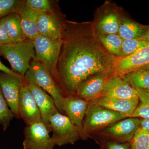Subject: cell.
<instances>
[{
	"label": "cell",
	"instance_id": "obj_35",
	"mask_svg": "<svg viewBox=\"0 0 149 149\" xmlns=\"http://www.w3.org/2000/svg\"><path fill=\"white\" fill-rule=\"evenodd\" d=\"M143 68H145V69L148 70H149V64L147 66L144 67Z\"/></svg>",
	"mask_w": 149,
	"mask_h": 149
},
{
	"label": "cell",
	"instance_id": "obj_23",
	"mask_svg": "<svg viewBox=\"0 0 149 149\" xmlns=\"http://www.w3.org/2000/svg\"><path fill=\"white\" fill-rule=\"evenodd\" d=\"M97 35L100 42L104 49L114 57L120 58L123 41L120 36L118 34Z\"/></svg>",
	"mask_w": 149,
	"mask_h": 149
},
{
	"label": "cell",
	"instance_id": "obj_3",
	"mask_svg": "<svg viewBox=\"0 0 149 149\" xmlns=\"http://www.w3.org/2000/svg\"><path fill=\"white\" fill-rule=\"evenodd\" d=\"M24 77L27 83L37 85L52 96L58 111L62 114L64 113L62 104L65 96L52 74L45 67L33 60Z\"/></svg>",
	"mask_w": 149,
	"mask_h": 149
},
{
	"label": "cell",
	"instance_id": "obj_21",
	"mask_svg": "<svg viewBox=\"0 0 149 149\" xmlns=\"http://www.w3.org/2000/svg\"><path fill=\"white\" fill-rule=\"evenodd\" d=\"M149 26L139 24L129 18L122 17L118 35L123 40L142 38L146 33Z\"/></svg>",
	"mask_w": 149,
	"mask_h": 149
},
{
	"label": "cell",
	"instance_id": "obj_12",
	"mask_svg": "<svg viewBox=\"0 0 149 149\" xmlns=\"http://www.w3.org/2000/svg\"><path fill=\"white\" fill-rule=\"evenodd\" d=\"M149 64V45L132 55L116 59L113 74L121 77Z\"/></svg>",
	"mask_w": 149,
	"mask_h": 149
},
{
	"label": "cell",
	"instance_id": "obj_36",
	"mask_svg": "<svg viewBox=\"0 0 149 149\" xmlns=\"http://www.w3.org/2000/svg\"><path fill=\"white\" fill-rule=\"evenodd\" d=\"M131 149H135L134 148H133V147H132V146H131Z\"/></svg>",
	"mask_w": 149,
	"mask_h": 149
},
{
	"label": "cell",
	"instance_id": "obj_1",
	"mask_svg": "<svg viewBox=\"0 0 149 149\" xmlns=\"http://www.w3.org/2000/svg\"><path fill=\"white\" fill-rule=\"evenodd\" d=\"M61 40L57 71L58 85L63 94H76L90 77L113 72L117 58L100 42L93 22L63 21Z\"/></svg>",
	"mask_w": 149,
	"mask_h": 149
},
{
	"label": "cell",
	"instance_id": "obj_31",
	"mask_svg": "<svg viewBox=\"0 0 149 149\" xmlns=\"http://www.w3.org/2000/svg\"><path fill=\"white\" fill-rule=\"evenodd\" d=\"M0 72H5V73H8V74L18 77V78H20L22 80H26L24 76L14 72L12 70L10 69L8 67L6 66L5 65L3 64L1 61H0Z\"/></svg>",
	"mask_w": 149,
	"mask_h": 149
},
{
	"label": "cell",
	"instance_id": "obj_2",
	"mask_svg": "<svg viewBox=\"0 0 149 149\" xmlns=\"http://www.w3.org/2000/svg\"><path fill=\"white\" fill-rule=\"evenodd\" d=\"M0 55L8 61L13 71L24 76L35 59L34 43L26 39L0 46Z\"/></svg>",
	"mask_w": 149,
	"mask_h": 149
},
{
	"label": "cell",
	"instance_id": "obj_4",
	"mask_svg": "<svg viewBox=\"0 0 149 149\" xmlns=\"http://www.w3.org/2000/svg\"><path fill=\"white\" fill-rule=\"evenodd\" d=\"M33 42L35 52L34 60L47 70L58 84L57 67L61 49V39L51 40L39 35Z\"/></svg>",
	"mask_w": 149,
	"mask_h": 149
},
{
	"label": "cell",
	"instance_id": "obj_10",
	"mask_svg": "<svg viewBox=\"0 0 149 149\" xmlns=\"http://www.w3.org/2000/svg\"><path fill=\"white\" fill-rule=\"evenodd\" d=\"M62 104L63 112L77 128L80 138L85 139L87 136L83 130V120L88 109V102L71 94L65 96Z\"/></svg>",
	"mask_w": 149,
	"mask_h": 149
},
{
	"label": "cell",
	"instance_id": "obj_24",
	"mask_svg": "<svg viewBox=\"0 0 149 149\" xmlns=\"http://www.w3.org/2000/svg\"><path fill=\"white\" fill-rule=\"evenodd\" d=\"M148 45L149 42L142 38L123 40L120 58L132 55Z\"/></svg>",
	"mask_w": 149,
	"mask_h": 149
},
{
	"label": "cell",
	"instance_id": "obj_14",
	"mask_svg": "<svg viewBox=\"0 0 149 149\" xmlns=\"http://www.w3.org/2000/svg\"><path fill=\"white\" fill-rule=\"evenodd\" d=\"M37 22L40 36L51 40L61 39L63 21L54 11L50 13H37Z\"/></svg>",
	"mask_w": 149,
	"mask_h": 149
},
{
	"label": "cell",
	"instance_id": "obj_29",
	"mask_svg": "<svg viewBox=\"0 0 149 149\" xmlns=\"http://www.w3.org/2000/svg\"><path fill=\"white\" fill-rule=\"evenodd\" d=\"M22 1L20 0H0V20L9 14L17 12Z\"/></svg>",
	"mask_w": 149,
	"mask_h": 149
},
{
	"label": "cell",
	"instance_id": "obj_6",
	"mask_svg": "<svg viewBox=\"0 0 149 149\" xmlns=\"http://www.w3.org/2000/svg\"><path fill=\"white\" fill-rule=\"evenodd\" d=\"M50 127L53 133L52 139L55 146L72 145L81 139L77 128L69 118L59 112L51 118Z\"/></svg>",
	"mask_w": 149,
	"mask_h": 149
},
{
	"label": "cell",
	"instance_id": "obj_17",
	"mask_svg": "<svg viewBox=\"0 0 149 149\" xmlns=\"http://www.w3.org/2000/svg\"><path fill=\"white\" fill-rule=\"evenodd\" d=\"M140 119L130 117L118 122L104 130L103 133L119 141L131 143L135 134L140 128Z\"/></svg>",
	"mask_w": 149,
	"mask_h": 149
},
{
	"label": "cell",
	"instance_id": "obj_33",
	"mask_svg": "<svg viewBox=\"0 0 149 149\" xmlns=\"http://www.w3.org/2000/svg\"><path fill=\"white\" fill-rule=\"evenodd\" d=\"M140 126L141 128L149 131V120L140 119Z\"/></svg>",
	"mask_w": 149,
	"mask_h": 149
},
{
	"label": "cell",
	"instance_id": "obj_13",
	"mask_svg": "<svg viewBox=\"0 0 149 149\" xmlns=\"http://www.w3.org/2000/svg\"><path fill=\"white\" fill-rule=\"evenodd\" d=\"M113 72H105L90 77L81 84L76 94L80 98L93 101L101 96L105 86Z\"/></svg>",
	"mask_w": 149,
	"mask_h": 149
},
{
	"label": "cell",
	"instance_id": "obj_30",
	"mask_svg": "<svg viewBox=\"0 0 149 149\" xmlns=\"http://www.w3.org/2000/svg\"><path fill=\"white\" fill-rule=\"evenodd\" d=\"M106 149H131V143H119L116 142H108L106 145Z\"/></svg>",
	"mask_w": 149,
	"mask_h": 149
},
{
	"label": "cell",
	"instance_id": "obj_11",
	"mask_svg": "<svg viewBox=\"0 0 149 149\" xmlns=\"http://www.w3.org/2000/svg\"><path fill=\"white\" fill-rule=\"evenodd\" d=\"M18 111L20 118L23 119L27 125L42 121L41 113L28 88L27 82L23 84L20 90Z\"/></svg>",
	"mask_w": 149,
	"mask_h": 149
},
{
	"label": "cell",
	"instance_id": "obj_26",
	"mask_svg": "<svg viewBox=\"0 0 149 149\" xmlns=\"http://www.w3.org/2000/svg\"><path fill=\"white\" fill-rule=\"evenodd\" d=\"M14 117L15 116L10 109L0 88V125L3 130L7 129Z\"/></svg>",
	"mask_w": 149,
	"mask_h": 149
},
{
	"label": "cell",
	"instance_id": "obj_34",
	"mask_svg": "<svg viewBox=\"0 0 149 149\" xmlns=\"http://www.w3.org/2000/svg\"><path fill=\"white\" fill-rule=\"evenodd\" d=\"M141 38H142V39H143V40H146V41L149 42V28L148 31H147L146 33V34L144 35L143 37Z\"/></svg>",
	"mask_w": 149,
	"mask_h": 149
},
{
	"label": "cell",
	"instance_id": "obj_27",
	"mask_svg": "<svg viewBox=\"0 0 149 149\" xmlns=\"http://www.w3.org/2000/svg\"><path fill=\"white\" fill-rule=\"evenodd\" d=\"M24 5L37 13H50L54 11L52 2L49 0H26Z\"/></svg>",
	"mask_w": 149,
	"mask_h": 149
},
{
	"label": "cell",
	"instance_id": "obj_32",
	"mask_svg": "<svg viewBox=\"0 0 149 149\" xmlns=\"http://www.w3.org/2000/svg\"><path fill=\"white\" fill-rule=\"evenodd\" d=\"M12 43L8 35L0 25V46Z\"/></svg>",
	"mask_w": 149,
	"mask_h": 149
},
{
	"label": "cell",
	"instance_id": "obj_18",
	"mask_svg": "<svg viewBox=\"0 0 149 149\" xmlns=\"http://www.w3.org/2000/svg\"><path fill=\"white\" fill-rule=\"evenodd\" d=\"M92 102L105 108L123 113L130 117L138 107L139 100V98L126 100L101 97Z\"/></svg>",
	"mask_w": 149,
	"mask_h": 149
},
{
	"label": "cell",
	"instance_id": "obj_20",
	"mask_svg": "<svg viewBox=\"0 0 149 149\" xmlns=\"http://www.w3.org/2000/svg\"><path fill=\"white\" fill-rule=\"evenodd\" d=\"M20 16L22 26L26 38L33 41L39 36L37 22V13L24 5L23 1L17 12Z\"/></svg>",
	"mask_w": 149,
	"mask_h": 149
},
{
	"label": "cell",
	"instance_id": "obj_25",
	"mask_svg": "<svg viewBox=\"0 0 149 149\" xmlns=\"http://www.w3.org/2000/svg\"><path fill=\"white\" fill-rule=\"evenodd\" d=\"M136 90L140 103L133 112L131 117L149 120V91Z\"/></svg>",
	"mask_w": 149,
	"mask_h": 149
},
{
	"label": "cell",
	"instance_id": "obj_7",
	"mask_svg": "<svg viewBox=\"0 0 149 149\" xmlns=\"http://www.w3.org/2000/svg\"><path fill=\"white\" fill-rule=\"evenodd\" d=\"M122 17L116 6L106 3L99 9L93 22L97 34H118Z\"/></svg>",
	"mask_w": 149,
	"mask_h": 149
},
{
	"label": "cell",
	"instance_id": "obj_8",
	"mask_svg": "<svg viewBox=\"0 0 149 149\" xmlns=\"http://www.w3.org/2000/svg\"><path fill=\"white\" fill-rule=\"evenodd\" d=\"M50 127L43 122L27 125L24 128V149H54L55 146L50 136Z\"/></svg>",
	"mask_w": 149,
	"mask_h": 149
},
{
	"label": "cell",
	"instance_id": "obj_28",
	"mask_svg": "<svg viewBox=\"0 0 149 149\" xmlns=\"http://www.w3.org/2000/svg\"><path fill=\"white\" fill-rule=\"evenodd\" d=\"M131 145L135 149H149V131L140 127L133 137Z\"/></svg>",
	"mask_w": 149,
	"mask_h": 149
},
{
	"label": "cell",
	"instance_id": "obj_16",
	"mask_svg": "<svg viewBox=\"0 0 149 149\" xmlns=\"http://www.w3.org/2000/svg\"><path fill=\"white\" fill-rule=\"evenodd\" d=\"M101 97L126 100L139 98L138 92L136 89L123 80L122 77L113 74L107 82Z\"/></svg>",
	"mask_w": 149,
	"mask_h": 149
},
{
	"label": "cell",
	"instance_id": "obj_22",
	"mask_svg": "<svg viewBox=\"0 0 149 149\" xmlns=\"http://www.w3.org/2000/svg\"><path fill=\"white\" fill-rule=\"evenodd\" d=\"M121 77L135 89L149 91V70H148L140 68Z\"/></svg>",
	"mask_w": 149,
	"mask_h": 149
},
{
	"label": "cell",
	"instance_id": "obj_9",
	"mask_svg": "<svg viewBox=\"0 0 149 149\" xmlns=\"http://www.w3.org/2000/svg\"><path fill=\"white\" fill-rule=\"evenodd\" d=\"M26 80L0 72V88L10 109L15 117L20 118L18 111V101L22 87Z\"/></svg>",
	"mask_w": 149,
	"mask_h": 149
},
{
	"label": "cell",
	"instance_id": "obj_19",
	"mask_svg": "<svg viewBox=\"0 0 149 149\" xmlns=\"http://www.w3.org/2000/svg\"><path fill=\"white\" fill-rule=\"evenodd\" d=\"M0 25L7 33L12 42L15 43L27 39L22 26L19 14L12 13L0 20Z\"/></svg>",
	"mask_w": 149,
	"mask_h": 149
},
{
	"label": "cell",
	"instance_id": "obj_15",
	"mask_svg": "<svg viewBox=\"0 0 149 149\" xmlns=\"http://www.w3.org/2000/svg\"><path fill=\"white\" fill-rule=\"evenodd\" d=\"M27 86L40 110L42 121L50 127L51 118L59 112L54 99L46 91L37 85L27 83Z\"/></svg>",
	"mask_w": 149,
	"mask_h": 149
},
{
	"label": "cell",
	"instance_id": "obj_5",
	"mask_svg": "<svg viewBox=\"0 0 149 149\" xmlns=\"http://www.w3.org/2000/svg\"><path fill=\"white\" fill-rule=\"evenodd\" d=\"M91 102L88 104L83 123V130L86 136L93 131L129 117L126 115L105 108Z\"/></svg>",
	"mask_w": 149,
	"mask_h": 149
}]
</instances>
